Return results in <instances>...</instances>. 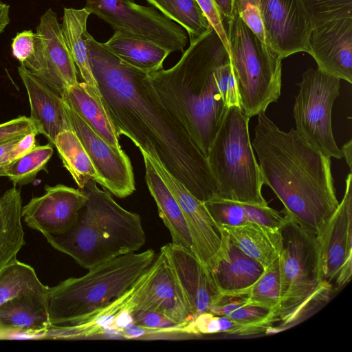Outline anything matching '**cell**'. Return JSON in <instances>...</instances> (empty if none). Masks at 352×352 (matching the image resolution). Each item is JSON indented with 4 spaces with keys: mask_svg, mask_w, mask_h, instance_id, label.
Wrapping results in <instances>:
<instances>
[{
    "mask_svg": "<svg viewBox=\"0 0 352 352\" xmlns=\"http://www.w3.org/2000/svg\"><path fill=\"white\" fill-rule=\"evenodd\" d=\"M86 46L101 102L118 136L129 138L200 201L218 195L207 157L148 74L121 60L88 32Z\"/></svg>",
    "mask_w": 352,
    "mask_h": 352,
    "instance_id": "1",
    "label": "cell"
},
{
    "mask_svg": "<svg viewBox=\"0 0 352 352\" xmlns=\"http://www.w3.org/2000/svg\"><path fill=\"white\" fill-rule=\"evenodd\" d=\"M257 118L251 142L263 184L284 206L281 213L316 237L337 209L331 157L294 129L285 132L265 113Z\"/></svg>",
    "mask_w": 352,
    "mask_h": 352,
    "instance_id": "2",
    "label": "cell"
},
{
    "mask_svg": "<svg viewBox=\"0 0 352 352\" xmlns=\"http://www.w3.org/2000/svg\"><path fill=\"white\" fill-rule=\"evenodd\" d=\"M228 57L210 27L190 41L174 66L148 74L162 99L180 117L206 157L230 108L217 78L218 66Z\"/></svg>",
    "mask_w": 352,
    "mask_h": 352,
    "instance_id": "3",
    "label": "cell"
},
{
    "mask_svg": "<svg viewBox=\"0 0 352 352\" xmlns=\"http://www.w3.org/2000/svg\"><path fill=\"white\" fill-rule=\"evenodd\" d=\"M82 190L87 200L76 224L63 234L44 236L48 243L87 270L140 250L146 242L140 216L120 206L94 179Z\"/></svg>",
    "mask_w": 352,
    "mask_h": 352,
    "instance_id": "4",
    "label": "cell"
},
{
    "mask_svg": "<svg viewBox=\"0 0 352 352\" xmlns=\"http://www.w3.org/2000/svg\"><path fill=\"white\" fill-rule=\"evenodd\" d=\"M155 258L153 250L120 255L48 287L50 325H77L129 291Z\"/></svg>",
    "mask_w": 352,
    "mask_h": 352,
    "instance_id": "5",
    "label": "cell"
},
{
    "mask_svg": "<svg viewBox=\"0 0 352 352\" xmlns=\"http://www.w3.org/2000/svg\"><path fill=\"white\" fill-rule=\"evenodd\" d=\"M284 214L283 248L278 257L280 295L274 318L287 325L324 301L331 285L321 276L317 237Z\"/></svg>",
    "mask_w": 352,
    "mask_h": 352,
    "instance_id": "6",
    "label": "cell"
},
{
    "mask_svg": "<svg viewBox=\"0 0 352 352\" xmlns=\"http://www.w3.org/2000/svg\"><path fill=\"white\" fill-rule=\"evenodd\" d=\"M249 120L240 107H230L206 157L217 183V196L267 206L261 192V170L250 138Z\"/></svg>",
    "mask_w": 352,
    "mask_h": 352,
    "instance_id": "7",
    "label": "cell"
},
{
    "mask_svg": "<svg viewBox=\"0 0 352 352\" xmlns=\"http://www.w3.org/2000/svg\"><path fill=\"white\" fill-rule=\"evenodd\" d=\"M229 56L239 104L250 119L280 96L283 58L262 41L236 10L226 20Z\"/></svg>",
    "mask_w": 352,
    "mask_h": 352,
    "instance_id": "8",
    "label": "cell"
},
{
    "mask_svg": "<svg viewBox=\"0 0 352 352\" xmlns=\"http://www.w3.org/2000/svg\"><path fill=\"white\" fill-rule=\"evenodd\" d=\"M340 80L318 68L308 69L298 83L293 109L296 130L312 146L337 160L343 156L333 137L331 113Z\"/></svg>",
    "mask_w": 352,
    "mask_h": 352,
    "instance_id": "9",
    "label": "cell"
},
{
    "mask_svg": "<svg viewBox=\"0 0 352 352\" xmlns=\"http://www.w3.org/2000/svg\"><path fill=\"white\" fill-rule=\"evenodd\" d=\"M85 8L114 31L151 41L170 53L185 50V30L153 6L139 5L133 0H86Z\"/></svg>",
    "mask_w": 352,
    "mask_h": 352,
    "instance_id": "10",
    "label": "cell"
},
{
    "mask_svg": "<svg viewBox=\"0 0 352 352\" xmlns=\"http://www.w3.org/2000/svg\"><path fill=\"white\" fill-rule=\"evenodd\" d=\"M21 65L61 97L78 82L57 14L51 8L41 15L36 28L34 54Z\"/></svg>",
    "mask_w": 352,
    "mask_h": 352,
    "instance_id": "11",
    "label": "cell"
},
{
    "mask_svg": "<svg viewBox=\"0 0 352 352\" xmlns=\"http://www.w3.org/2000/svg\"><path fill=\"white\" fill-rule=\"evenodd\" d=\"M308 46L319 69L352 83V12L311 19Z\"/></svg>",
    "mask_w": 352,
    "mask_h": 352,
    "instance_id": "12",
    "label": "cell"
},
{
    "mask_svg": "<svg viewBox=\"0 0 352 352\" xmlns=\"http://www.w3.org/2000/svg\"><path fill=\"white\" fill-rule=\"evenodd\" d=\"M352 173L345 180L343 198L319 236L317 237L322 279L338 287L352 274Z\"/></svg>",
    "mask_w": 352,
    "mask_h": 352,
    "instance_id": "13",
    "label": "cell"
},
{
    "mask_svg": "<svg viewBox=\"0 0 352 352\" xmlns=\"http://www.w3.org/2000/svg\"><path fill=\"white\" fill-rule=\"evenodd\" d=\"M131 302L133 310L159 313L183 327L195 320L162 252L138 280Z\"/></svg>",
    "mask_w": 352,
    "mask_h": 352,
    "instance_id": "14",
    "label": "cell"
},
{
    "mask_svg": "<svg viewBox=\"0 0 352 352\" xmlns=\"http://www.w3.org/2000/svg\"><path fill=\"white\" fill-rule=\"evenodd\" d=\"M45 191L22 207L23 221L43 236L63 234L76 224L87 195L83 190L63 184L46 185Z\"/></svg>",
    "mask_w": 352,
    "mask_h": 352,
    "instance_id": "15",
    "label": "cell"
},
{
    "mask_svg": "<svg viewBox=\"0 0 352 352\" xmlns=\"http://www.w3.org/2000/svg\"><path fill=\"white\" fill-rule=\"evenodd\" d=\"M267 45L283 59L309 52L311 19L300 0H260Z\"/></svg>",
    "mask_w": 352,
    "mask_h": 352,
    "instance_id": "16",
    "label": "cell"
},
{
    "mask_svg": "<svg viewBox=\"0 0 352 352\" xmlns=\"http://www.w3.org/2000/svg\"><path fill=\"white\" fill-rule=\"evenodd\" d=\"M72 130L78 137L98 174L104 179L106 189L115 196L124 198L135 190L133 167L123 150L107 144L65 104Z\"/></svg>",
    "mask_w": 352,
    "mask_h": 352,
    "instance_id": "17",
    "label": "cell"
},
{
    "mask_svg": "<svg viewBox=\"0 0 352 352\" xmlns=\"http://www.w3.org/2000/svg\"><path fill=\"white\" fill-rule=\"evenodd\" d=\"M149 159L182 209L191 238L192 253L204 265H207L220 246L218 226L204 201L196 198L161 164L150 156Z\"/></svg>",
    "mask_w": 352,
    "mask_h": 352,
    "instance_id": "18",
    "label": "cell"
},
{
    "mask_svg": "<svg viewBox=\"0 0 352 352\" xmlns=\"http://www.w3.org/2000/svg\"><path fill=\"white\" fill-rule=\"evenodd\" d=\"M219 230V248L204 265L209 280L219 295L246 294L265 269L236 247L223 228Z\"/></svg>",
    "mask_w": 352,
    "mask_h": 352,
    "instance_id": "19",
    "label": "cell"
},
{
    "mask_svg": "<svg viewBox=\"0 0 352 352\" xmlns=\"http://www.w3.org/2000/svg\"><path fill=\"white\" fill-rule=\"evenodd\" d=\"M160 252L164 254L195 319L208 312L219 293L210 283L205 266L192 252L173 243L163 245Z\"/></svg>",
    "mask_w": 352,
    "mask_h": 352,
    "instance_id": "20",
    "label": "cell"
},
{
    "mask_svg": "<svg viewBox=\"0 0 352 352\" xmlns=\"http://www.w3.org/2000/svg\"><path fill=\"white\" fill-rule=\"evenodd\" d=\"M19 75L26 89L30 117L38 134L45 135L54 144L57 135L72 130L62 97L24 65L18 67Z\"/></svg>",
    "mask_w": 352,
    "mask_h": 352,
    "instance_id": "21",
    "label": "cell"
},
{
    "mask_svg": "<svg viewBox=\"0 0 352 352\" xmlns=\"http://www.w3.org/2000/svg\"><path fill=\"white\" fill-rule=\"evenodd\" d=\"M100 94L84 82H77L62 96L64 102L100 137L114 148L121 151L119 137L104 109Z\"/></svg>",
    "mask_w": 352,
    "mask_h": 352,
    "instance_id": "22",
    "label": "cell"
},
{
    "mask_svg": "<svg viewBox=\"0 0 352 352\" xmlns=\"http://www.w3.org/2000/svg\"><path fill=\"white\" fill-rule=\"evenodd\" d=\"M0 324L8 339L34 338L49 324L47 305L34 296H20L0 307Z\"/></svg>",
    "mask_w": 352,
    "mask_h": 352,
    "instance_id": "23",
    "label": "cell"
},
{
    "mask_svg": "<svg viewBox=\"0 0 352 352\" xmlns=\"http://www.w3.org/2000/svg\"><path fill=\"white\" fill-rule=\"evenodd\" d=\"M141 153L148 190L156 203L160 218L170 233L172 243L192 252L191 238L179 204L151 164L149 156L144 151Z\"/></svg>",
    "mask_w": 352,
    "mask_h": 352,
    "instance_id": "24",
    "label": "cell"
},
{
    "mask_svg": "<svg viewBox=\"0 0 352 352\" xmlns=\"http://www.w3.org/2000/svg\"><path fill=\"white\" fill-rule=\"evenodd\" d=\"M232 242L264 269L278 257L283 248L281 228H272L253 222L224 226Z\"/></svg>",
    "mask_w": 352,
    "mask_h": 352,
    "instance_id": "25",
    "label": "cell"
},
{
    "mask_svg": "<svg viewBox=\"0 0 352 352\" xmlns=\"http://www.w3.org/2000/svg\"><path fill=\"white\" fill-rule=\"evenodd\" d=\"M21 191L13 186L0 196V272L25 243L22 226Z\"/></svg>",
    "mask_w": 352,
    "mask_h": 352,
    "instance_id": "26",
    "label": "cell"
},
{
    "mask_svg": "<svg viewBox=\"0 0 352 352\" xmlns=\"http://www.w3.org/2000/svg\"><path fill=\"white\" fill-rule=\"evenodd\" d=\"M104 44L121 60L148 74L163 69L170 54L155 43L118 31Z\"/></svg>",
    "mask_w": 352,
    "mask_h": 352,
    "instance_id": "27",
    "label": "cell"
},
{
    "mask_svg": "<svg viewBox=\"0 0 352 352\" xmlns=\"http://www.w3.org/2000/svg\"><path fill=\"white\" fill-rule=\"evenodd\" d=\"M90 14L85 7L81 9L64 8L60 27L78 74L84 82L100 94L90 67L86 46L87 24Z\"/></svg>",
    "mask_w": 352,
    "mask_h": 352,
    "instance_id": "28",
    "label": "cell"
},
{
    "mask_svg": "<svg viewBox=\"0 0 352 352\" xmlns=\"http://www.w3.org/2000/svg\"><path fill=\"white\" fill-rule=\"evenodd\" d=\"M53 145L56 148L64 167L80 189L82 190L90 179L106 188L104 179L74 131L65 130L58 133Z\"/></svg>",
    "mask_w": 352,
    "mask_h": 352,
    "instance_id": "29",
    "label": "cell"
},
{
    "mask_svg": "<svg viewBox=\"0 0 352 352\" xmlns=\"http://www.w3.org/2000/svg\"><path fill=\"white\" fill-rule=\"evenodd\" d=\"M48 287L40 281L32 266L16 259L0 272V307L23 295L34 296L47 305Z\"/></svg>",
    "mask_w": 352,
    "mask_h": 352,
    "instance_id": "30",
    "label": "cell"
},
{
    "mask_svg": "<svg viewBox=\"0 0 352 352\" xmlns=\"http://www.w3.org/2000/svg\"><path fill=\"white\" fill-rule=\"evenodd\" d=\"M163 15L183 28L190 41L211 26L196 0H145Z\"/></svg>",
    "mask_w": 352,
    "mask_h": 352,
    "instance_id": "31",
    "label": "cell"
},
{
    "mask_svg": "<svg viewBox=\"0 0 352 352\" xmlns=\"http://www.w3.org/2000/svg\"><path fill=\"white\" fill-rule=\"evenodd\" d=\"M208 312L227 316L247 325L268 327L274 322L271 310L247 305L246 294H219L212 303Z\"/></svg>",
    "mask_w": 352,
    "mask_h": 352,
    "instance_id": "32",
    "label": "cell"
},
{
    "mask_svg": "<svg viewBox=\"0 0 352 352\" xmlns=\"http://www.w3.org/2000/svg\"><path fill=\"white\" fill-rule=\"evenodd\" d=\"M53 145L35 146L29 152L15 160L3 170L13 185L22 186L34 182L38 173L44 170L53 155Z\"/></svg>",
    "mask_w": 352,
    "mask_h": 352,
    "instance_id": "33",
    "label": "cell"
},
{
    "mask_svg": "<svg viewBox=\"0 0 352 352\" xmlns=\"http://www.w3.org/2000/svg\"><path fill=\"white\" fill-rule=\"evenodd\" d=\"M245 294L247 305L259 306L271 310L274 318L280 295L278 258L265 268L261 276L246 290Z\"/></svg>",
    "mask_w": 352,
    "mask_h": 352,
    "instance_id": "34",
    "label": "cell"
},
{
    "mask_svg": "<svg viewBox=\"0 0 352 352\" xmlns=\"http://www.w3.org/2000/svg\"><path fill=\"white\" fill-rule=\"evenodd\" d=\"M265 327L252 326L234 321L225 316H216L209 312L199 315L193 321L182 328L183 333H226L238 336L260 333Z\"/></svg>",
    "mask_w": 352,
    "mask_h": 352,
    "instance_id": "35",
    "label": "cell"
},
{
    "mask_svg": "<svg viewBox=\"0 0 352 352\" xmlns=\"http://www.w3.org/2000/svg\"><path fill=\"white\" fill-rule=\"evenodd\" d=\"M218 226H236L247 222L243 204L214 196L204 202Z\"/></svg>",
    "mask_w": 352,
    "mask_h": 352,
    "instance_id": "36",
    "label": "cell"
},
{
    "mask_svg": "<svg viewBox=\"0 0 352 352\" xmlns=\"http://www.w3.org/2000/svg\"><path fill=\"white\" fill-rule=\"evenodd\" d=\"M132 323L154 331H179L183 327L162 314L148 310L134 309L131 312Z\"/></svg>",
    "mask_w": 352,
    "mask_h": 352,
    "instance_id": "37",
    "label": "cell"
},
{
    "mask_svg": "<svg viewBox=\"0 0 352 352\" xmlns=\"http://www.w3.org/2000/svg\"><path fill=\"white\" fill-rule=\"evenodd\" d=\"M234 3L240 18L267 45L260 0H234Z\"/></svg>",
    "mask_w": 352,
    "mask_h": 352,
    "instance_id": "38",
    "label": "cell"
},
{
    "mask_svg": "<svg viewBox=\"0 0 352 352\" xmlns=\"http://www.w3.org/2000/svg\"><path fill=\"white\" fill-rule=\"evenodd\" d=\"M243 204L246 213L247 222H253L272 228H281L286 217L281 215V212L267 206H258Z\"/></svg>",
    "mask_w": 352,
    "mask_h": 352,
    "instance_id": "39",
    "label": "cell"
},
{
    "mask_svg": "<svg viewBox=\"0 0 352 352\" xmlns=\"http://www.w3.org/2000/svg\"><path fill=\"white\" fill-rule=\"evenodd\" d=\"M311 19L345 12H352V0H300Z\"/></svg>",
    "mask_w": 352,
    "mask_h": 352,
    "instance_id": "40",
    "label": "cell"
},
{
    "mask_svg": "<svg viewBox=\"0 0 352 352\" xmlns=\"http://www.w3.org/2000/svg\"><path fill=\"white\" fill-rule=\"evenodd\" d=\"M212 28L217 33L229 54L226 19L221 14L214 0H196Z\"/></svg>",
    "mask_w": 352,
    "mask_h": 352,
    "instance_id": "41",
    "label": "cell"
},
{
    "mask_svg": "<svg viewBox=\"0 0 352 352\" xmlns=\"http://www.w3.org/2000/svg\"><path fill=\"white\" fill-rule=\"evenodd\" d=\"M11 47L12 56L23 64L34 52L35 33L31 30L18 32L12 39Z\"/></svg>",
    "mask_w": 352,
    "mask_h": 352,
    "instance_id": "42",
    "label": "cell"
},
{
    "mask_svg": "<svg viewBox=\"0 0 352 352\" xmlns=\"http://www.w3.org/2000/svg\"><path fill=\"white\" fill-rule=\"evenodd\" d=\"M34 131L37 132L31 119L24 116H20L0 124V142Z\"/></svg>",
    "mask_w": 352,
    "mask_h": 352,
    "instance_id": "43",
    "label": "cell"
},
{
    "mask_svg": "<svg viewBox=\"0 0 352 352\" xmlns=\"http://www.w3.org/2000/svg\"><path fill=\"white\" fill-rule=\"evenodd\" d=\"M37 135L38 133L34 131L22 136L11 150L5 155L1 169V177H3V170L7 165L25 155L36 146Z\"/></svg>",
    "mask_w": 352,
    "mask_h": 352,
    "instance_id": "44",
    "label": "cell"
},
{
    "mask_svg": "<svg viewBox=\"0 0 352 352\" xmlns=\"http://www.w3.org/2000/svg\"><path fill=\"white\" fill-rule=\"evenodd\" d=\"M214 1L226 20L232 16L235 10L234 0H214Z\"/></svg>",
    "mask_w": 352,
    "mask_h": 352,
    "instance_id": "45",
    "label": "cell"
},
{
    "mask_svg": "<svg viewBox=\"0 0 352 352\" xmlns=\"http://www.w3.org/2000/svg\"><path fill=\"white\" fill-rule=\"evenodd\" d=\"M21 137L11 138L0 142V177H1V169L5 155L11 150Z\"/></svg>",
    "mask_w": 352,
    "mask_h": 352,
    "instance_id": "46",
    "label": "cell"
},
{
    "mask_svg": "<svg viewBox=\"0 0 352 352\" xmlns=\"http://www.w3.org/2000/svg\"><path fill=\"white\" fill-rule=\"evenodd\" d=\"M10 21V6L0 1V34L4 31Z\"/></svg>",
    "mask_w": 352,
    "mask_h": 352,
    "instance_id": "47",
    "label": "cell"
},
{
    "mask_svg": "<svg viewBox=\"0 0 352 352\" xmlns=\"http://www.w3.org/2000/svg\"><path fill=\"white\" fill-rule=\"evenodd\" d=\"M343 157L345 158L347 165L351 171V151H352V140H349L346 143H345L342 148H340Z\"/></svg>",
    "mask_w": 352,
    "mask_h": 352,
    "instance_id": "48",
    "label": "cell"
},
{
    "mask_svg": "<svg viewBox=\"0 0 352 352\" xmlns=\"http://www.w3.org/2000/svg\"><path fill=\"white\" fill-rule=\"evenodd\" d=\"M8 339V335L6 330L0 324V340Z\"/></svg>",
    "mask_w": 352,
    "mask_h": 352,
    "instance_id": "49",
    "label": "cell"
}]
</instances>
